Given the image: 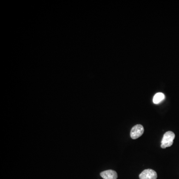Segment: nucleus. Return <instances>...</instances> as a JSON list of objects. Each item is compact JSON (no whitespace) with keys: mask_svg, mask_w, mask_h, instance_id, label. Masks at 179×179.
Returning a JSON list of instances; mask_svg holds the SVG:
<instances>
[{"mask_svg":"<svg viewBox=\"0 0 179 179\" xmlns=\"http://www.w3.org/2000/svg\"><path fill=\"white\" fill-rule=\"evenodd\" d=\"M140 179H156L157 175L153 170H145L140 175Z\"/></svg>","mask_w":179,"mask_h":179,"instance_id":"nucleus-3","label":"nucleus"},{"mask_svg":"<svg viewBox=\"0 0 179 179\" xmlns=\"http://www.w3.org/2000/svg\"><path fill=\"white\" fill-rule=\"evenodd\" d=\"M100 175L103 179H117L118 177L117 172L112 170L101 172Z\"/></svg>","mask_w":179,"mask_h":179,"instance_id":"nucleus-4","label":"nucleus"},{"mask_svg":"<svg viewBox=\"0 0 179 179\" xmlns=\"http://www.w3.org/2000/svg\"><path fill=\"white\" fill-rule=\"evenodd\" d=\"M144 128L141 124H137L132 128L130 132V136L133 140H136L142 136L144 133Z\"/></svg>","mask_w":179,"mask_h":179,"instance_id":"nucleus-2","label":"nucleus"},{"mask_svg":"<svg viewBox=\"0 0 179 179\" xmlns=\"http://www.w3.org/2000/svg\"><path fill=\"white\" fill-rule=\"evenodd\" d=\"M175 137L174 133L172 131H167L164 134L161 141V148H164L171 146L173 144V141Z\"/></svg>","mask_w":179,"mask_h":179,"instance_id":"nucleus-1","label":"nucleus"},{"mask_svg":"<svg viewBox=\"0 0 179 179\" xmlns=\"http://www.w3.org/2000/svg\"><path fill=\"white\" fill-rule=\"evenodd\" d=\"M165 95L162 93H158L154 95L153 102L155 104H158L160 103L165 99Z\"/></svg>","mask_w":179,"mask_h":179,"instance_id":"nucleus-5","label":"nucleus"}]
</instances>
